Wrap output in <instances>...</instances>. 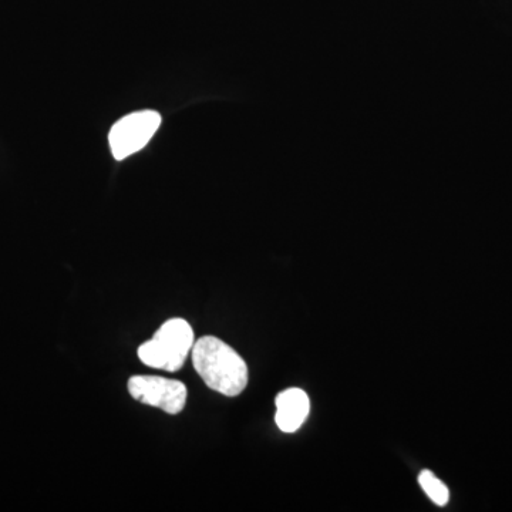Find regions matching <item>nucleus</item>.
Instances as JSON below:
<instances>
[{
    "instance_id": "obj_1",
    "label": "nucleus",
    "mask_w": 512,
    "mask_h": 512,
    "mask_svg": "<svg viewBox=\"0 0 512 512\" xmlns=\"http://www.w3.org/2000/svg\"><path fill=\"white\" fill-rule=\"evenodd\" d=\"M192 365L214 392L235 397L248 384V366L231 346L215 336H204L194 343Z\"/></svg>"
},
{
    "instance_id": "obj_5",
    "label": "nucleus",
    "mask_w": 512,
    "mask_h": 512,
    "mask_svg": "<svg viewBox=\"0 0 512 512\" xmlns=\"http://www.w3.org/2000/svg\"><path fill=\"white\" fill-rule=\"evenodd\" d=\"M275 421L284 433H295L301 429L311 412V400L302 389L284 390L276 397Z\"/></svg>"
},
{
    "instance_id": "obj_2",
    "label": "nucleus",
    "mask_w": 512,
    "mask_h": 512,
    "mask_svg": "<svg viewBox=\"0 0 512 512\" xmlns=\"http://www.w3.org/2000/svg\"><path fill=\"white\" fill-rule=\"evenodd\" d=\"M194 330L185 319L167 320L156 335L138 348L141 362L153 369L178 372L194 348Z\"/></svg>"
},
{
    "instance_id": "obj_6",
    "label": "nucleus",
    "mask_w": 512,
    "mask_h": 512,
    "mask_svg": "<svg viewBox=\"0 0 512 512\" xmlns=\"http://www.w3.org/2000/svg\"><path fill=\"white\" fill-rule=\"evenodd\" d=\"M419 483L421 488H423V490L426 491V494L429 495L430 500L439 505V507H444V505L448 503V500H450V493H448L446 484L434 476L431 471H421Z\"/></svg>"
},
{
    "instance_id": "obj_4",
    "label": "nucleus",
    "mask_w": 512,
    "mask_h": 512,
    "mask_svg": "<svg viewBox=\"0 0 512 512\" xmlns=\"http://www.w3.org/2000/svg\"><path fill=\"white\" fill-rule=\"evenodd\" d=\"M128 392L137 402L157 407L168 414L183 412L187 403L185 384L164 377L133 376L128 380Z\"/></svg>"
},
{
    "instance_id": "obj_3",
    "label": "nucleus",
    "mask_w": 512,
    "mask_h": 512,
    "mask_svg": "<svg viewBox=\"0 0 512 512\" xmlns=\"http://www.w3.org/2000/svg\"><path fill=\"white\" fill-rule=\"evenodd\" d=\"M160 124V113L154 110L136 111L117 121L109 134L114 158L121 161L143 150L157 133Z\"/></svg>"
}]
</instances>
